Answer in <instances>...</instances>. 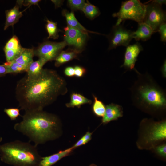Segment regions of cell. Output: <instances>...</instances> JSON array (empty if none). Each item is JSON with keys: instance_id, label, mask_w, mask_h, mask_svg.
I'll use <instances>...</instances> for the list:
<instances>
[{"instance_id": "cell-37", "label": "cell", "mask_w": 166, "mask_h": 166, "mask_svg": "<svg viewBox=\"0 0 166 166\" xmlns=\"http://www.w3.org/2000/svg\"><path fill=\"white\" fill-rule=\"evenodd\" d=\"M7 74V70L6 66L3 64L0 65V77Z\"/></svg>"}, {"instance_id": "cell-2", "label": "cell", "mask_w": 166, "mask_h": 166, "mask_svg": "<svg viewBox=\"0 0 166 166\" xmlns=\"http://www.w3.org/2000/svg\"><path fill=\"white\" fill-rule=\"evenodd\" d=\"M22 120L15 124L14 130L25 135L37 146L60 136L61 124L56 115L42 110L26 111Z\"/></svg>"}, {"instance_id": "cell-33", "label": "cell", "mask_w": 166, "mask_h": 166, "mask_svg": "<svg viewBox=\"0 0 166 166\" xmlns=\"http://www.w3.org/2000/svg\"><path fill=\"white\" fill-rule=\"evenodd\" d=\"M64 73L66 76L69 77L75 76L74 68L72 67H66L64 70Z\"/></svg>"}, {"instance_id": "cell-41", "label": "cell", "mask_w": 166, "mask_h": 166, "mask_svg": "<svg viewBox=\"0 0 166 166\" xmlns=\"http://www.w3.org/2000/svg\"><path fill=\"white\" fill-rule=\"evenodd\" d=\"M2 137L0 136V143L2 141Z\"/></svg>"}, {"instance_id": "cell-19", "label": "cell", "mask_w": 166, "mask_h": 166, "mask_svg": "<svg viewBox=\"0 0 166 166\" xmlns=\"http://www.w3.org/2000/svg\"><path fill=\"white\" fill-rule=\"evenodd\" d=\"M63 14L65 17L68 26L86 33L88 32L96 33L90 31L84 27L77 19L73 12L64 11Z\"/></svg>"}, {"instance_id": "cell-20", "label": "cell", "mask_w": 166, "mask_h": 166, "mask_svg": "<svg viewBox=\"0 0 166 166\" xmlns=\"http://www.w3.org/2000/svg\"><path fill=\"white\" fill-rule=\"evenodd\" d=\"M77 53L76 51L62 52L55 59V66L58 67L75 58L77 56Z\"/></svg>"}, {"instance_id": "cell-7", "label": "cell", "mask_w": 166, "mask_h": 166, "mask_svg": "<svg viewBox=\"0 0 166 166\" xmlns=\"http://www.w3.org/2000/svg\"><path fill=\"white\" fill-rule=\"evenodd\" d=\"M67 45L65 41L59 42H45L34 49V55L46 63L55 60L61 50Z\"/></svg>"}, {"instance_id": "cell-8", "label": "cell", "mask_w": 166, "mask_h": 166, "mask_svg": "<svg viewBox=\"0 0 166 166\" xmlns=\"http://www.w3.org/2000/svg\"><path fill=\"white\" fill-rule=\"evenodd\" d=\"M133 32L126 29L121 24L115 25L110 35L109 49L120 46H128L133 39Z\"/></svg>"}, {"instance_id": "cell-3", "label": "cell", "mask_w": 166, "mask_h": 166, "mask_svg": "<svg viewBox=\"0 0 166 166\" xmlns=\"http://www.w3.org/2000/svg\"><path fill=\"white\" fill-rule=\"evenodd\" d=\"M137 77L130 89L131 100L138 107L156 110L166 107L165 90L148 73L142 74L135 69Z\"/></svg>"}, {"instance_id": "cell-35", "label": "cell", "mask_w": 166, "mask_h": 166, "mask_svg": "<svg viewBox=\"0 0 166 166\" xmlns=\"http://www.w3.org/2000/svg\"><path fill=\"white\" fill-rule=\"evenodd\" d=\"M92 133L89 131L87 132L82 137L86 143L91 139Z\"/></svg>"}, {"instance_id": "cell-31", "label": "cell", "mask_w": 166, "mask_h": 166, "mask_svg": "<svg viewBox=\"0 0 166 166\" xmlns=\"http://www.w3.org/2000/svg\"><path fill=\"white\" fill-rule=\"evenodd\" d=\"M157 153L161 156L165 157L166 156V144L158 146L156 149Z\"/></svg>"}, {"instance_id": "cell-30", "label": "cell", "mask_w": 166, "mask_h": 166, "mask_svg": "<svg viewBox=\"0 0 166 166\" xmlns=\"http://www.w3.org/2000/svg\"><path fill=\"white\" fill-rule=\"evenodd\" d=\"M74 69L75 76L77 77H81L83 76L86 71L84 68L79 66H76Z\"/></svg>"}, {"instance_id": "cell-10", "label": "cell", "mask_w": 166, "mask_h": 166, "mask_svg": "<svg viewBox=\"0 0 166 166\" xmlns=\"http://www.w3.org/2000/svg\"><path fill=\"white\" fill-rule=\"evenodd\" d=\"M143 50L142 46L137 42L127 46L124 56V62L121 67L124 68L127 70H134L137 57Z\"/></svg>"}, {"instance_id": "cell-29", "label": "cell", "mask_w": 166, "mask_h": 166, "mask_svg": "<svg viewBox=\"0 0 166 166\" xmlns=\"http://www.w3.org/2000/svg\"><path fill=\"white\" fill-rule=\"evenodd\" d=\"M157 32H158L160 35V39L164 42L166 41V23L164 22L159 26Z\"/></svg>"}, {"instance_id": "cell-5", "label": "cell", "mask_w": 166, "mask_h": 166, "mask_svg": "<svg viewBox=\"0 0 166 166\" xmlns=\"http://www.w3.org/2000/svg\"><path fill=\"white\" fill-rule=\"evenodd\" d=\"M146 4L139 0H129L122 2L119 11L113 14L117 18L116 25L123 21L131 20L138 23L143 22L146 10Z\"/></svg>"}, {"instance_id": "cell-36", "label": "cell", "mask_w": 166, "mask_h": 166, "mask_svg": "<svg viewBox=\"0 0 166 166\" xmlns=\"http://www.w3.org/2000/svg\"><path fill=\"white\" fill-rule=\"evenodd\" d=\"M161 72L162 77L164 78H166V61L165 60L161 68Z\"/></svg>"}, {"instance_id": "cell-6", "label": "cell", "mask_w": 166, "mask_h": 166, "mask_svg": "<svg viewBox=\"0 0 166 166\" xmlns=\"http://www.w3.org/2000/svg\"><path fill=\"white\" fill-rule=\"evenodd\" d=\"M146 10L143 22L149 25L154 33L157 32L159 26L165 22L166 13L162 6L149 1L146 3Z\"/></svg>"}, {"instance_id": "cell-1", "label": "cell", "mask_w": 166, "mask_h": 166, "mask_svg": "<svg viewBox=\"0 0 166 166\" xmlns=\"http://www.w3.org/2000/svg\"><path fill=\"white\" fill-rule=\"evenodd\" d=\"M67 91L65 81L56 71L43 69L36 77L26 75L19 80L15 96L20 109L42 110Z\"/></svg>"}, {"instance_id": "cell-27", "label": "cell", "mask_w": 166, "mask_h": 166, "mask_svg": "<svg viewBox=\"0 0 166 166\" xmlns=\"http://www.w3.org/2000/svg\"><path fill=\"white\" fill-rule=\"evenodd\" d=\"M68 2L70 8L75 10H82L85 3V1L83 0H69Z\"/></svg>"}, {"instance_id": "cell-11", "label": "cell", "mask_w": 166, "mask_h": 166, "mask_svg": "<svg viewBox=\"0 0 166 166\" xmlns=\"http://www.w3.org/2000/svg\"><path fill=\"white\" fill-rule=\"evenodd\" d=\"M123 115V108L119 105L112 103L105 106V110L102 120L104 124L115 120Z\"/></svg>"}, {"instance_id": "cell-9", "label": "cell", "mask_w": 166, "mask_h": 166, "mask_svg": "<svg viewBox=\"0 0 166 166\" xmlns=\"http://www.w3.org/2000/svg\"><path fill=\"white\" fill-rule=\"evenodd\" d=\"M65 41L67 45L80 49L84 45L87 33L68 26L64 28Z\"/></svg>"}, {"instance_id": "cell-18", "label": "cell", "mask_w": 166, "mask_h": 166, "mask_svg": "<svg viewBox=\"0 0 166 166\" xmlns=\"http://www.w3.org/2000/svg\"><path fill=\"white\" fill-rule=\"evenodd\" d=\"M46 63L43 60L39 59L33 61L29 66L26 74L30 77H34L38 76L43 69V67Z\"/></svg>"}, {"instance_id": "cell-25", "label": "cell", "mask_w": 166, "mask_h": 166, "mask_svg": "<svg viewBox=\"0 0 166 166\" xmlns=\"http://www.w3.org/2000/svg\"><path fill=\"white\" fill-rule=\"evenodd\" d=\"M22 48L18 38L16 36L14 35L6 43L4 49L17 50Z\"/></svg>"}, {"instance_id": "cell-34", "label": "cell", "mask_w": 166, "mask_h": 166, "mask_svg": "<svg viewBox=\"0 0 166 166\" xmlns=\"http://www.w3.org/2000/svg\"><path fill=\"white\" fill-rule=\"evenodd\" d=\"M86 144V142L82 137L72 147L75 149L76 148L85 145Z\"/></svg>"}, {"instance_id": "cell-28", "label": "cell", "mask_w": 166, "mask_h": 166, "mask_svg": "<svg viewBox=\"0 0 166 166\" xmlns=\"http://www.w3.org/2000/svg\"><path fill=\"white\" fill-rule=\"evenodd\" d=\"M4 111L11 120H15L19 116H20V110L17 108L5 109Z\"/></svg>"}, {"instance_id": "cell-39", "label": "cell", "mask_w": 166, "mask_h": 166, "mask_svg": "<svg viewBox=\"0 0 166 166\" xmlns=\"http://www.w3.org/2000/svg\"><path fill=\"white\" fill-rule=\"evenodd\" d=\"M55 4L56 7L60 6L62 3L63 1L61 0H51Z\"/></svg>"}, {"instance_id": "cell-4", "label": "cell", "mask_w": 166, "mask_h": 166, "mask_svg": "<svg viewBox=\"0 0 166 166\" xmlns=\"http://www.w3.org/2000/svg\"><path fill=\"white\" fill-rule=\"evenodd\" d=\"M1 160L14 166H39L42 157L37 146L19 140L0 145Z\"/></svg>"}, {"instance_id": "cell-22", "label": "cell", "mask_w": 166, "mask_h": 166, "mask_svg": "<svg viewBox=\"0 0 166 166\" xmlns=\"http://www.w3.org/2000/svg\"><path fill=\"white\" fill-rule=\"evenodd\" d=\"M93 97L94 101L92 107L93 112L97 117H103L105 112V106L96 96L93 95Z\"/></svg>"}, {"instance_id": "cell-16", "label": "cell", "mask_w": 166, "mask_h": 166, "mask_svg": "<svg viewBox=\"0 0 166 166\" xmlns=\"http://www.w3.org/2000/svg\"><path fill=\"white\" fill-rule=\"evenodd\" d=\"M34 55V49L23 48L19 57L14 60L20 65L27 69L33 61V58Z\"/></svg>"}, {"instance_id": "cell-38", "label": "cell", "mask_w": 166, "mask_h": 166, "mask_svg": "<svg viewBox=\"0 0 166 166\" xmlns=\"http://www.w3.org/2000/svg\"><path fill=\"white\" fill-rule=\"evenodd\" d=\"M151 2H155L161 6L163 4H166V1L164 0H150Z\"/></svg>"}, {"instance_id": "cell-24", "label": "cell", "mask_w": 166, "mask_h": 166, "mask_svg": "<svg viewBox=\"0 0 166 166\" xmlns=\"http://www.w3.org/2000/svg\"><path fill=\"white\" fill-rule=\"evenodd\" d=\"M46 29L49 34L48 38H49L56 39L58 37V30L57 24L55 23L48 19L47 20Z\"/></svg>"}, {"instance_id": "cell-21", "label": "cell", "mask_w": 166, "mask_h": 166, "mask_svg": "<svg viewBox=\"0 0 166 166\" xmlns=\"http://www.w3.org/2000/svg\"><path fill=\"white\" fill-rule=\"evenodd\" d=\"M4 65L6 66L7 73L17 74L26 72L27 69L15 61L10 62H6Z\"/></svg>"}, {"instance_id": "cell-23", "label": "cell", "mask_w": 166, "mask_h": 166, "mask_svg": "<svg viewBox=\"0 0 166 166\" xmlns=\"http://www.w3.org/2000/svg\"><path fill=\"white\" fill-rule=\"evenodd\" d=\"M82 10L86 16L90 18H93L100 14L98 9L88 2L85 3Z\"/></svg>"}, {"instance_id": "cell-13", "label": "cell", "mask_w": 166, "mask_h": 166, "mask_svg": "<svg viewBox=\"0 0 166 166\" xmlns=\"http://www.w3.org/2000/svg\"><path fill=\"white\" fill-rule=\"evenodd\" d=\"M153 33L151 28L146 23L144 22L138 23L137 30L133 32V38L136 41H145L151 38Z\"/></svg>"}, {"instance_id": "cell-12", "label": "cell", "mask_w": 166, "mask_h": 166, "mask_svg": "<svg viewBox=\"0 0 166 166\" xmlns=\"http://www.w3.org/2000/svg\"><path fill=\"white\" fill-rule=\"evenodd\" d=\"M75 149L73 147L48 156L42 157L39 166H52L63 158L68 156Z\"/></svg>"}, {"instance_id": "cell-15", "label": "cell", "mask_w": 166, "mask_h": 166, "mask_svg": "<svg viewBox=\"0 0 166 166\" xmlns=\"http://www.w3.org/2000/svg\"><path fill=\"white\" fill-rule=\"evenodd\" d=\"M166 138V121H163L155 124L150 133V140L156 141L164 140Z\"/></svg>"}, {"instance_id": "cell-26", "label": "cell", "mask_w": 166, "mask_h": 166, "mask_svg": "<svg viewBox=\"0 0 166 166\" xmlns=\"http://www.w3.org/2000/svg\"><path fill=\"white\" fill-rule=\"evenodd\" d=\"M23 48L17 50H4L7 62H10L17 59L21 53Z\"/></svg>"}, {"instance_id": "cell-40", "label": "cell", "mask_w": 166, "mask_h": 166, "mask_svg": "<svg viewBox=\"0 0 166 166\" xmlns=\"http://www.w3.org/2000/svg\"><path fill=\"white\" fill-rule=\"evenodd\" d=\"M89 166H97V165L94 164H90V165H89Z\"/></svg>"}, {"instance_id": "cell-17", "label": "cell", "mask_w": 166, "mask_h": 166, "mask_svg": "<svg viewBox=\"0 0 166 166\" xmlns=\"http://www.w3.org/2000/svg\"><path fill=\"white\" fill-rule=\"evenodd\" d=\"M92 102L91 100L88 99L81 94L73 93L71 95L70 102L66 103V106L68 108H74L76 107L79 108L83 104H91Z\"/></svg>"}, {"instance_id": "cell-32", "label": "cell", "mask_w": 166, "mask_h": 166, "mask_svg": "<svg viewBox=\"0 0 166 166\" xmlns=\"http://www.w3.org/2000/svg\"><path fill=\"white\" fill-rule=\"evenodd\" d=\"M40 1L39 0H23L22 5L25 6H30L32 5H38V2Z\"/></svg>"}, {"instance_id": "cell-14", "label": "cell", "mask_w": 166, "mask_h": 166, "mask_svg": "<svg viewBox=\"0 0 166 166\" xmlns=\"http://www.w3.org/2000/svg\"><path fill=\"white\" fill-rule=\"evenodd\" d=\"M21 6L17 2L15 6L12 9L6 11V21L4 30H6L10 26H13L17 23L22 16V12L19 8Z\"/></svg>"}]
</instances>
